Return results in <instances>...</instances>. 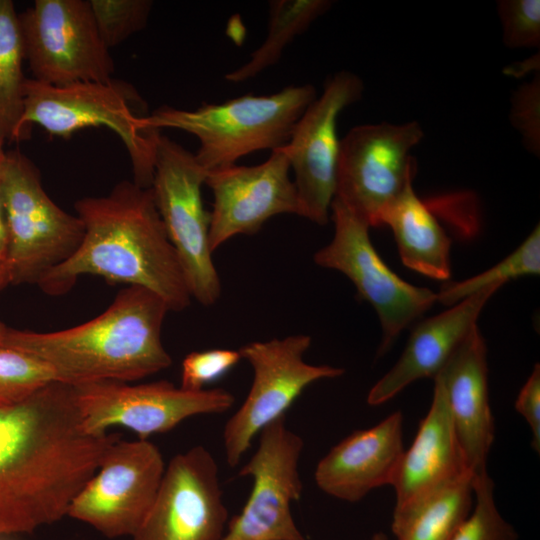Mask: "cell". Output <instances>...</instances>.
<instances>
[{
    "label": "cell",
    "instance_id": "obj_10",
    "mask_svg": "<svg viewBox=\"0 0 540 540\" xmlns=\"http://www.w3.org/2000/svg\"><path fill=\"white\" fill-rule=\"evenodd\" d=\"M33 79L62 86L108 82L115 71L86 0H36L18 14Z\"/></svg>",
    "mask_w": 540,
    "mask_h": 540
},
{
    "label": "cell",
    "instance_id": "obj_8",
    "mask_svg": "<svg viewBox=\"0 0 540 540\" xmlns=\"http://www.w3.org/2000/svg\"><path fill=\"white\" fill-rule=\"evenodd\" d=\"M423 136L417 121L350 129L340 139L334 199L369 227L382 226L385 212L413 184L411 151Z\"/></svg>",
    "mask_w": 540,
    "mask_h": 540
},
{
    "label": "cell",
    "instance_id": "obj_13",
    "mask_svg": "<svg viewBox=\"0 0 540 540\" xmlns=\"http://www.w3.org/2000/svg\"><path fill=\"white\" fill-rule=\"evenodd\" d=\"M165 467L159 448L148 439H118L72 500L67 516L107 538L131 537L154 503Z\"/></svg>",
    "mask_w": 540,
    "mask_h": 540
},
{
    "label": "cell",
    "instance_id": "obj_34",
    "mask_svg": "<svg viewBox=\"0 0 540 540\" xmlns=\"http://www.w3.org/2000/svg\"><path fill=\"white\" fill-rule=\"evenodd\" d=\"M8 229L6 222V215L2 200L1 193V182H0V264L7 266V255H8Z\"/></svg>",
    "mask_w": 540,
    "mask_h": 540
},
{
    "label": "cell",
    "instance_id": "obj_1",
    "mask_svg": "<svg viewBox=\"0 0 540 540\" xmlns=\"http://www.w3.org/2000/svg\"><path fill=\"white\" fill-rule=\"evenodd\" d=\"M117 433L85 430L72 385L55 381L0 408V537L67 516Z\"/></svg>",
    "mask_w": 540,
    "mask_h": 540
},
{
    "label": "cell",
    "instance_id": "obj_31",
    "mask_svg": "<svg viewBox=\"0 0 540 540\" xmlns=\"http://www.w3.org/2000/svg\"><path fill=\"white\" fill-rule=\"evenodd\" d=\"M242 359L239 350L210 349L186 355L181 367L180 387L189 391L205 389L230 371Z\"/></svg>",
    "mask_w": 540,
    "mask_h": 540
},
{
    "label": "cell",
    "instance_id": "obj_15",
    "mask_svg": "<svg viewBox=\"0 0 540 540\" xmlns=\"http://www.w3.org/2000/svg\"><path fill=\"white\" fill-rule=\"evenodd\" d=\"M361 78L347 70L329 77L296 122L288 143L282 147L294 171L300 216L316 224L329 221L336 191L340 139L337 120L349 105L360 100Z\"/></svg>",
    "mask_w": 540,
    "mask_h": 540
},
{
    "label": "cell",
    "instance_id": "obj_37",
    "mask_svg": "<svg viewBox=\"0 0 540 540\" xmlns=\"http://www.w3.org/2000/svg\"><path fill=\"white\" fill-rule=\"evenodd\" d=\"M7 328L4 324L0 322V346L3 344V340L7 331Z\"/></svg>",
    "mask_w": 540,
    "mask_h": 540
},
{
    "label": "cell",
    "instance_id": "obj_5",
    "mask_svg": "<svg viewBox=\"0 0 540 540\" xmlns=\"http://www.w3.org/2000/svg\"><path fill=\"white\" fill-rule=\"evenodd\" d=\"M145 111L137 91L113 79L55 86L27 78L18 141L33 124L52 136L65 138L87 127L109 128L127 149L133 181L150 188L161 133L147 127Z\"/></svg>",
    "mask_w": 540,
    "mask_h": 540
},
{
    "label": "cell",
    "instance_id": "obj_24",
    "mask_svg": "<svg viewBox=\"0 0 540 540\" xmlns=\"http://www.w3.org/2000/svg\"><path fill=\"white\" fill-rule=\"evenodd\" d=\"M330 0H271L268 2V30L264 42L247 62L224 77L241 83L256 77L279 62L284 49L332 7Z\"/></svg>",
    "mask_w": 540,
    "mask_h": 540
},
{
    "label": "cell",
    "instance_id": "obj_12",
    "mask_svg": "<svg viewBox=\"0 0 540 540\" xmlns=\"http://www.w3.org/2000/svg\"><path fill=\"white\" fill-rule=\"evenodd\" d=\"M72 386L87 432L101 434L122 426L143 440L166 433L187 418L224 413L235 403L226 389L189 391L167 380L136 385L102 380Z\"/></svg>",
    "mask_w": 540,
    "mask_h": 540
},
{
    "label": "cell",
    "instance_id": "obj_17",
    "mask_svg": "<svg viewBox=\"0 0 540 540\" xmlns=\"http://www.w3.org/2000/svg\"><path fill=\"white\" fill-rule=\"evenodd\" d=\"M290 161L282 148L253 166L234 164L207 172L205 184L213 195L209 244L214 252L236 235H252L271 217L300 216Z\"/></svg>",
    "mask_w": 540,
    "mask_h": 540
},
{
    "label": "cell",
    "instance_id": "obj_27",
    "mask_svg": "<svg viewBox=\"0 0 540 540\" xmlns=\"http://www.w3.org/2000/svg\"><path fill=\"white\" fill-rule=\"evenodd\" d=\"M55 381V372L42 360L0 346V408L18 404Z\"/></svg>",
    "mask_w": 540,
    "mask_h": 540
},
{
    "label": "cell",
    "instance_id": "obj_30",
    "mask_svg": "<svg viewBox=\"0 0 540 540\" xmlns=\"http://www.w3.org/2000/svg\"><path fill=\"white\" fill-rule=\"evenodd\" d=\"M497 12L503 44L509 48L540 46V1L500 0Z\"/></svg>",
    "mask_w": 540,
    "mask_h": 540
},
{
    "label": "cell",
    "instance_id": "obj_14",
    "mask_svg": "<svg viewBox=\"0 0 540 540\" xmlns=\"http://www.w3.org/2000/svg\"><path fill=\"white\" fill-rule=\"evenodd\" d=\"M303 448V439L287 426L286 416L259 433L255 453L239 470V476L252 479L251 492L221 540H306L291 511L303 490Z\"/></svg>",
    "mask_w": 540,
    "mask_h": 540
},
{
    "label": "cell",
    "instance_id": "obj_33",
    "mask_svg": "<svg viewBox=\"0 0 540 540\" xmlns=\"http://www.w3.org/2000/svg\"><path fill=\"white\" fill-rule=\"evenodd\" d=\"M516 411L525 419L532 433L531 446L540 452V366L535 364L522 386L516 401Z\"/></svg>",
    "mask_w": 540,
    "mask_h": 540
},
{
    "label": "cell",
    "instance_id": "obj_39",
    "mask_svg": "<svg viewBox=\"0 0 540 540\" xmlns=\"http://www.w3.org/2000/svg\"><path fill=\"white\" fill-rule=\"evenodd\" d=\"M0 540H3L2 537H0Z\"/></svg>",
    "mask_w": 540,
    "mask_h": 540
},
{
    "label": "cell",
    "instance_id": "obj_35",
    "mask_svg": "<svg viewBox=\"0 0 540 540\" xmlns=\"http://www.w3.org/2000/svg\"><path fill=\"white\" fill-rule=\"evenodd\" d=\"M10 283V275L6 265L0 264V290Z\"/></svg>",
    "mask_w": 540,
    "mask_h": 540
},
{
    "label": "cell",
    "instance_id": "obj_32",
    "mask_svg": "<svg viewBox=\"0 0 540 540\" xmlns=\"http://www.w3.org/2000/svg\"><path fill=\"white\" fill-rule=\"evenodd\" d=\"M510 120L525 148L540 155V76L519 86L511 98Z\"/></svg>",
    "mask_w": 540,
    "mask_h": 540
},
{
    "label": "cell",
    "instance_id": "obj_28",
    "mask_svg": "<svg viewBox=\"0 0 540 540\" xmlns=\"http://www.w3.org/2000/svg\"><path fill=\"white\" fill-rule=\"evenodd\" d=\"M475 503L450 540H517L514 527L500 514L494 499V483L488 472L474 477Z\"/></svg>",
    "mask_w": 540,
    "mask_h": 540
},
{
    "label": "cell",
    "instance_id": "obj_19",
    "mask_svg": "<svg viewBox=\"0 0 540 540\" xmlns=\"http://www.w3.org/2000/svg\"><path fill=\"white\" fill-rule=\"evenodd\" d=\"M435 379L444 389L468 469L474 477L486 473L495 427L489 403L487 347L478 325Z\"/></svg>",
    "mask_w": 540,
    "mask_h": 540
},
{
    "label": "cell",
    "instance_id": "obj_36",
    "mask_svg": "<svg viewBox=\"0 0 540 540\" xmlns=\"http://www.w3.org/2000/svg\"><path fill=\"white\" fill-rule=\"evenodd\" d=\"M369 540H388L387 535L382 532H377L371 536Z\"/></svg>",
    "mask_w": 540,
    "mask_h": 540
},
{
    "label": "cell",
    "instance_id": "obj_4",
    "mask_svg": "<svg viewBox=\"0 0 540 540\" xmlns=\"http://www.w3.org/2000/svg\"><path fill=\"white\" fill-rule=\"evenodd\" d=\"M316 98L311 84L289 85L270 95L246 94L192 109L168 105L145 117L147 127L178 129L199 140L195 155L206 171L228 167L259 150L284 147L305 109Z\"/></svg>",
    "mask_w": 540,
    "mask_h": 540
},
{
    "label": "cell",
    "instance_id": "obj_26",
    "mask_svg": "<svg viewBox=\"0 0 540 540\" xmlns=\"http://www.w3.org/2000/svg\"><path fill=\"white\" fill-rule=\"evenodd\" d=\"M540 273L539 224L526 239L506 258L474 277L461 282L448 283L436 293L437 301L452 306L474 293L490 286H502L507 281Z\"/></svg>",
    "mask_w": 540,
    "mask_h": 540
},
{
    "label": "cell",
    "instance_id": "obj_18",
    "mask_svg": "<svg viewBox=\"0 0 540 540\" xmlns=\"http://www.w3.org/2000/svg\"><path fill=\"white\" fill-rule=\"evenodd\" d=\"M404 451L403 415L396 411L334 445L317 463L315 483L333 498L358 502L373 489L392 485Z\"/></svg>",
    "mask_w": 540,
    "mask_h": 540
},
{
    "label": "cell",
    "instance_id": "obj_6",
    "mask_svg": "<svg viewBox=\"0 0 540 540\" xmlns=\"http://www.w3.org/2000/svg\"><path fill=\"white\" fill-rule=\"evenodd\" d=\"M0 182L10 283L37 284L77 250L84 236L83 223L49 197L36 166L19 151L6 153Z\"/></svg>",
    "mask_w": 540,
    "mask_h": 540
},
{
    "label": "cell",
    "instance_id": "obj_38",
    "mask_svg": "<svg viewBox=\"0 0 540 540\" xmlns=\"http://www.w3.org/2000/svg\"><path fill=\"white\" fill-rule=\"evenodd\" d=\"M4 141L0 138V164L1 162L3 161V159L5 158V155H6V152L4 151Z\"/></svg>",
    "mask_w": 540,
    "mask_h": 540
},
{
    "label": "cell",
    "instance_id": "obj_29",
    "mask_svg": "<svg viewBox=\"0 0 540 540\" xmlns=\"http://www.w3.org/2000/svg\"><path fill=\"white\" fill-rule=\"evenodd\" d=\"M99 35L111 49L142 30L149 19L150 0H89Z\"/></svg>",
    "mask_w": 540,
    "mask_h": 540
},
{
    "label": "cell",
    "instance_id": "obj_21",
    "mask_svg": "<svg viewBox=\"0 0 540 540\" xmlns=\"http://www.w3.org/2000/svg\"><path fill=\"white\" fill-rule=\"evenodd\" d=\"M501 286H490L417 324L394 366L370 389L367 403L378 406L422 378L434 379L466 339L484 306Z\"/></svg>",
    "mask_w": 540,
    "mask_h": 540
},
{
    "label": "cell",
    "instance_id": "obj_16",
    "mask_svg": "<svg viewBox=\"0 0 540 540\" xmlns=\"http://www.w3.org/2000/svg\"><path fill=\"white\" fill-rule=\"evenodd\" d=\"M228 518L217 462L196 445L166 465L154 503L129 540H221Z\"/></svg>",
    "mask_w": 540,
    "mask_h": 540
},
{
    "label": "cell",
    "instance_id": "obj_2",
    "mask_svg": "<svg viewBox=\"0 0 540 540\" xmlns=\"http://www.w3.org/2000/svg\"><path fill=\"white\" fill-rule=\"evenodd\" d=\"M74 208L84 236L77 250L37 283L52 296L68 292L81 275L141 286L160 296L170 311L190 305V294L151 188L119 182L107 195L84 197Z\"/></svg>",
    "mask_w": 540,
    "mask_h": 540
},
{
    "label": "cell",
    "instance_id": "obj_3",
    "mask_svg": "<svg viewBox=\"0 0 540 540\" xmlns=\"http://www.w3.org/2000/svg\"><path fill=\"white\" fill-rule=\"evenodd\" d=\"M169 311L156 293L131 285L90 321L45 333L7 328L2 346L37 357L69 385L136 381L172 363L161 339Z\"/></svg>",
    "mask_w": 540,
    "mask_h": 540
},
{
    "label": "cell",
    "instance_id": "obj_20",
    "mask_svg": "<svg viewBox=\"0 0 540 540\" xmlns=\"http://www.w3.org/2000/svg\"><path fill=\"white\" fill-rule=\"evenodd\" d=\"M466 475L473 474L460 448L444 389L435 379L428 413L404 451L391 485L396 493L393 514L413 508Z\"/></svg>",
    "mask_w": 540,
    "mask_h": 540
},
{
    "label": "cell",
    "instance_id": "obj_11",
    "mask_svg": "<svg viewBox=\"0 0 540 540\" xmlns=\"http://www.w3.org/2000/svg\"><path fill=\"white\" fill-rule=\"evenodd\" d=\"M330 216L333 238L314 254V262L344 274L358 295L373 306L382 328L378 350L382 355L404 329L437 301L436 293L407 283L395 274L375 250L370 227L335 199Z\"/></svg>",
    "mask_w": 540,
    "mask_h": 540
},
{
    "label": "cell",
    "instance_id": "obj_25",
    "mask_svg": "<svg viewBox=\"0 0 540 540\" xmlns=\"http://www.w3.org/2000/svg\"><path fill=\"white\" fill-rule=\"evenodd\" d=\"M18 13L13 1L0 0V138L18 141L27 78Z\"/></svg>",
    "mask_w": 540,
    "mask_h": 540
},
{
    "label": "cell",
    "instance_id": "obj_23",
    "mask_svg": "<svg viewBox=\"0 0 540 540\" xmlns=\"http://www.w3.org/2000/svg\"><path fill=\"white\" fill-rule=\"evenodd\" d=\"M473 475H466L413 508L392 515L396 540H450L473 507Z\"/></svg>",
    "mask_w": 540,
    "mask_h": 540
},
{
    "label": "cell",
    "instance_id": "obj_22",
    "mask_svg": "<svg viewBox=\"0 0 540 540\" xmlns=\"http://www.w3.org/2000/svg\"><path fill=\"white\" fill-rule=\"evenodd\" d=\"M382 225L393 232L403 264L436 280L451 275V240L413 184L385 212Z\"/></svg>",
    "mask_w": 540,
    "mask_h": 540
},
{
    "label": "cell",
    "instance_id": "obj_9",
    "mask_svg": "<svg viewBox=\"0 0 540 540\" xmlns=\"http://www.w3.org/2000/svg\"><path fill=\"white\" fill-rule=\"evenodd\" d=\"M311 345L306 334L290 335L266 341H253L239 349L251 366L253 379L249 392L223 429L226 461L236 467L251 447L255 436L286 411L312 383L333 379L344 369L313 365L304 360Z\"/></svg>",
    "mask_w": 540,
    "mask_h": 540
},
{
    "label": "cell",
    "instance_id": "obj_7",
    "mask_svg": "<svg viewBox=\"0 0 540 540\" xmlns=\"http://www.w3.org/2000/svg\"><path fill=\"white\" fill-rule=\"evenodd\" d=\"M206 176L193 153L160 134L150 187L154 202L192 298L210 306L221 295V281L209 244L210 212L202 201Z\"/></svg>",
    "mask_w": 540,
    "mask_h": 540
}]
</instances>
